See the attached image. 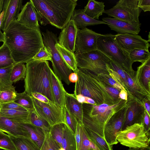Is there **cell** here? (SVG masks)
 <instances>
[{
    "instance_id": "1",
    "label": "cell",
    "mask_w": 150,
    "mask_h": 150,
    "mask_svg": "<svg viewBox=\"0 0 150 150\" xmlns=\"http://www.w3.org/2000/svg\"><path fill=\"white\" fill-rule=\"evenodd\" d=\"M3 32L4 42L15 64L26 63L44 46L40 30L28 28L16 21L11 22Z\"/></svg>"
},
{
    "instance_id": "2",
    "label": "cell",
    "mask_w": 150,
    "mask_h": 150,
    "mask_svg": "<svg viewBox=\"0 0 150 150\" xmlns=\"http://www.w3.org/2000/svg\"><path fill=\"white\" fill-rule=\"evenodd\" d=\"M38 21L44 26L50 24L62 29L71 20L77 0H30Z\"/></svg>"
},
{
    "instance_id": "3",
    "label": "cell",
    "mask_w": 150,
    "mask_h": 150,
    "mask_svg": "<svg viewBox=\"0 0 150 150\" xmlns=\"http://www.w3.org/2000/svg\"><path fill=\"white\" fill-rule=\"evenodd\" d=\"M26 66L25 91L30 96L34 93H40L55 104L50 84L52 69L48 62L32 59Z\"/></svg>"
},
{
    "instance_id": "4",
    "label": "cell",
    "mask_w": 150,
    "mask_h": 150,
    "mask_svg": "<svg viewBox=\"0 0 150 150\" xmlns=\"http://www.w3.org/2000/svg\"><path fill=\"white\" fill-rule=\"evenodd\" d=\"M128 103V100H121L112 105L105 103L98 105L83 103V125L104 139V131L106 124L115 114L126 107Z\"/></svg>"
},
{
    "instance_id": "5",
    "label": "cell",
    "mask_w": 150,
    "mask_h": 150,
    "mask_svg": "<svg viewBox=\"0 0 150 150\" xmlns=\"http://www.w3.org/2000/svg\"><path fill=\"white\" fill-rule=\"evenodd\" d=\"M115 35H102L97 40V50L107 56L114 63L118 65L130 76L135 73L133 69V63L129 54L122 49L115 41Z\"/></svg>"
},
{
    "instance_id": "6",
    "label": "cell",
    "mask_w": 150,
    "mask_h": 150,
    "mask_svg": "<svg viewBox=\"0 0 150 150\" xmlns=\"http://www.w3.org/2000/svg\"><path fill=\"white\" fill-rule=\"evenodd\" d=\"M78 80L76 82L74 94H80L93 99L97 105L103 103L109 105L116 103L110 98L95 83L92 78L90 71L80 68L76 72Z\"/></svg>"
},
{
    "instance_id": "7",
    "label": "cell",
    "mask_w": 150,
    "mask_h": 150,
    "mask_svg": "<svg viewBox=\"0 0 150 150\" xmlns=\"http://www.w3.org/2000/svg\"><path fill=\"white\" fill-rule=\"evenodd\" d=\"M43 36V41L45 45L52 55L51 62L53 71L56 75L67 84L70 83L69 79L72 70L56 48L58 42L57 35L47 30L45 32H41Z\"/></svg>"
},
{
    "instance_id": "8",
    "label": "cell",
    "mask_w": 150,
    "mask_h": 150,
    "mask_svg": "<svg viewBox=\"0 0 150 150\" xmlns=\"http://www.w3.org/2000/svg\"><path fill=\"white\" fill-rule=\"evenodd\" d=\"M74 55L78 68L87 70L96 75L109 74L106 64H109L111 60L98 50L81 54L75 53Z\"/></svg>"
},
{
    "instance_id": "9",
    "label": "cell",
    "mask_w": 150,
    "mask_h": 150,
    "mask_svg": "<svg viewBox=\"0 0 150 150\" xmlns=\"http://www.w3.org/2000/svg\"><path fill=\"white\" fill-rule=\"evenodd\" d=\"M117 139L121 145L129 148H144L150 146V137L145 131L142 123L127 126L119 133Z\"/></svg>"
},
{
    "instance_id": "10",
    "label": "cell",
    "mask_w": 150,
    "mask_h": 150,
    "mask_svg": "<svg viewBox=\"0 0 150 150\" xmlns=\"http://www.w3.org/2000/svg\"><path fill=\"white\" fill-rule=\"evenodd\" d=\"M139 0H120L112 8L103 13L133 25L140 23L139 17L142 10L138 6Z\"/></svg>"
},
{
    "instance_id": "11",
    "label": "cell",
    "mask_w": 150,
    "mask_h": 150,
    "mask_svg": "<svg viewBox=\"0 0 150 150\" xmlns=\"http://www.w3.org/2000/svg\"><path fill=\"white\" fill-rule=\"evenodd\" d=\"M31 96L34 110L48 122L50 127L60 123L66 124L64 109L53 103L49 104L41 102Z\"/></svg>"
},
{
    "instance_id": "12",
    "label": "cell",
    "mask_w": 150,
    "mask_h": 150,
    "mask_svg": "<svg viewBox=\"0 0 150 150\" xmlns=\"http://www.w3.org/2000/svg\"><path fill=\"white\" fill-rule=\"evenodd\" d=\"M102 35L86 28L78 29L75 43V53L81 54L97 50V40Z\"/></svg>"
},
{
    "instance_id": "13",
    "label": "cell",
    "mask_w": 150,
    "mask_h": 150,
    "mask_svg": "<svg viewBox=\"0 0 150 150\" xmlns=\"http://www.w3.org/2000/svg\"><path fill=\"white\" fill-rule=\"evenodd\" d=\"M127 105L115 114L105 126L104 131V139L110 145L112 146L118 142L117 137L119 133L122 130Z\"/></svg>"
},
{
    "instance_id": "14",
    "label": "cell",
    "mask_w": 150,
    "mask_h": 150,
    "mask_svg": "<svg viewBox=\"0 0 150 150\" xmlns=\"http://www.w3.org/2000/svg\"><path fill=\"white\" fill-rule=\"evenodd\" d=\"M127 108L122 130L135 123H142L145 110L142 101L133 96L127 97Z\"/></svg>"
},
{
    "instance_id": "15",
    "label": "cell",
    "mask_w": 150,
    "mask_h": 150,
    "mask_svg": "<svg viewBox=\"0 0 150 150\" xmlns=\"http://www.w3.org/2000/svg\"><path fill=\"white\" fill-rule=\"evenodd\" d=\"M114 39L120 47L128 54L130 52L135 49L149 50L150 46L148 40L142 38L138 35L117 34L115 35Z\"/></svg>"
},
{
    "instance_id": "16",
    "label": "cell",
    "mask_w": 150,
    "mask_h": 150,
    "mask_svg": "<svg viewBox=\"0 0 150 150\" xmlns=\"http://www.w3.org/2000/svg\"><path fill=\"white\" fill-rule=\"evenodd\" d=\"M22 0H4L3 10L4 12L1 30L4 31L12 22L16 21L22 7Z\"/></svg>"
},
{
    "instance_id": "17",
    "label": "cell",
    "mask_w": 150,
    "mask_h": 150,
    "mask_svg": "<svg viewBox=\"0 0 150 150\" xmlns=\"http://www.w3.org/2000/svg\"><path fill=\"white\" fill-rule=\"evenodd\" d=\"M16 21L28 28L40 30L37 14L30 0L23 6Z\"/></svg>"
},
{
    "instance_id": "18",
    "label": "cell",
    "mask_w": 150,
    "mask_h": 150,
    "mask_svg": "<svg viewBox=\"0 0 150 150\" xmlns=\"http://www.w3.org/2000/svg\"><path fill=\"white\" fill-rule=\"evenodd\" d=\"M77 30L74 21L71 20L62 29L58 38V44L74 54Z\"/></svg>"
},
{
    "instance_id": "19",
    "label": "cell",
    "mask_w": 150,
    "mask_h": 150,
    "mask_svg": "<svg viewBox=\"0 0 150 150\" xmlns=\"http://www.w3.org/2000/svg\"><path fill=\"white\" fill-rule=\"evenodd\" d=\"M103 21L108 24L111 30H114L118 34L130 33L138 35L140 30L141 24L137 25L130 24L125 21L114 18H103Z\"/></svg>"
},
{
    "instance_id": "20",
    "label": "cell",
    "mask_w": 150,
    "mask_h": 150,
    "mask_svg": "<svg viewBox=\"0 0 150 150\" xmlns=\"http://www.w3.org/2000/svg\"><path fill=\"white\" fill-rule=\"evenodd\" d=\"M50 84L55 104L64 109L65 106V95L67 92L61 80L51 69Z\"/></svg>"
},
{
    "instance_id": "21",
    "label": "cell",
    "mask_w": 150,
    "mask_h": 150,
    "mask_svg": "<svg viewBox=\"0 0 150 150\" xmlns=\"http://www.w3.org/2000/svg\"><path fill=\"white\" fill-rule=\"evenodd\" d=\"M0 130L9 136L27 137L20 122L6 117H0Z\"/></svg>"
},
{
    "instance_id": "22",
    "label": "cell",
    "mask_w": 150,
    "mask_h": 150,
    "mask_svg": "<svg viewBox=\"0 0 150 150\" xmlns=\"http://www.w3.org/2000/svg\"><path fill=\"white\" fill-rule=\"evenodd\" d=\"M83 104L78 102L74 94L66 92L65 106L69 112L76 119L78 122L81 125H83Z\"/></svg>"
},
{
    "instance_id": "23",
    "label": "cell",
    "mask_w": 150,
    "mask_h": 150,
    "mask_svg": "<svg viewBox=\"0 0 150 150\" xmlns=\"http://www.w3.org/2000/svg\"><path fill=\"white\" fill-rule=\"evenodd\" d=\"M71 20L74 22L78 29L86 28L88 26L108 24L103 21L93 19L85 14L83 9H75Z\"/></svg>"
},
{
    "instance_id": "24",
    "label": "cell",
    "mask_w": 150,
    "mask_h": 150,
    "mask_svg": "<svg viewBox=\"0 0 150 150\" xmlns=\"http://www.w3.org/2000/svg\"><path fill=\"white\" fill-rule=\"evenodd\" d=\"M131 95L142 101L150 98V93L147 91L141 85L134 76L132 77L125 71Z\"/></svg>"
},
{
    "instance_id": "25",
    "label": "cell",
    "mask_w": 150,
    "mask_h": 150,
    "mask_svg": "<svg viewBox=\"0 0 150 150\" xmlns=\"http://www.w3.org/2000/svg\"><path fill=\"white\" fill-rule=\"evenodd\" d=\"M20 124L25 131L27 137L30 139L40 148L45 136L43 130L28 123L20 122Z\"/></svg>"
},
{
    "instance_id": "26",
    "label": "cell",
    "mask_w": 150,
    "mask_h": 150,
    "mask_svg": "<svg viewBox=\"0 0 150 150\" xmlns=\"http://www.w3.org/2000/svg\"><path fill=\"white\" fill-rule=\"evenodd\" d=\"M134 76L142 86L150 93V58L137 67Z\"/></svg>"
},
{
    "instance_id": "27",
    "label": "cell",
    "mask_w": 150,
    "mask_h": 150,
    "mask_svg": "<svg viewBox=\"0 0 150 150\" xmlns=\"http://www.w3.org/2000/svg\"><path fill=\"white\" fill-rule=\"evenodd\" d=\"M104 2L94 0L88 1L83 10L84 13L90 17L95 19H98L105 11Z\"/></svg>"
},
{
    "instance_id": "28",
    "label": "cell",
    "mask_w": 150,
    "mask_h": 150,
    "mask_svg": "<svg viewBox=\"0 0 150 150\" xmlns=\"http://www.w3.org/2000/svg\"><path fill=\"white\" fill-rule=\"evenodd\" d=\"M90 73L94 81L112 100L117 103L121 100L119 98L118 96L120 91L107 84L102 81L97 75L90 71Z\"/></svg>"
},
{
    "instance_id": "29",
    "label": "cell",
    "mask_w": 150,
    "mask_h": 150,
    "mask_svg": "<svg viewBox=\"0 0 150 150\" xmlns=\"http://www.w3.org/2000/svg\"><path fill=\"white\" fill-rule=\"evenodd\" d=\"M29 110L23 111L16 110L0 109V117L8 118L21 122L28 123Z\"/></svg>"
},
{
    "instance_id": "30",
    "label": "cell",
    "mask_w": 150,
    "mask_h": 150,
    "mask_svg": "<svg viewBox=\"0 0 150 150\" xmlns=\"http://www.w3.org/2000/svg\"><path fill=\"white\" fill-rule=\"evenodd\" d=\"M10 136L17 150H40L39 147L28 138Z\"/></svg>"
},
{
    "instance_id": "31",
    "label": "cell",
    "mask_w": 150,
    "mask_h": 150,
    "mask_svg": "<svg viewBox=\"0 0 150 150\" xmlns=\"http://www.w3.org/2000/svg\"><path fill=\"white\" fill-rule=\"evenodd\" d=\"M84 127L88 139L99 150H112V146L109 145L104 139L96 132Z\"/></svg>"
},
{
    "instance_id": "32",
    "label": "cell",
    "mask_w": 150,
    "mask_h": 150,
    "mask_svg": "<svg viewBox=\"0 0 150 150\" xmlns=\"http://www.w3.org/2000/svg\"><path fill=\"white\" fill-rule=\"evenodd\" d=\"M28 117V123L42 129L44 131L49 132L50 126L48 122L42 118L35 111L34 109L29 110Z\"/></svg>"
},
{
    "instance_id": "33",
    "label": "cell",
    "mask_w": 150,
    "mask_h": 150,
    "mask_svg": "<svg viewBox=\"0 0 150 150\" xmlns=\"http://www.w3.org/2000/svg\"><path fill=\"white\" fill-rule=\"evenodd\" d=\"M56 48L66 62L74 73H76L78 68L74 54L59 45L56 44Z\"/></svg>"
},
{
    "instance_id": "34",
    "label": "cell",
    "mask_w": 150,
    "mask_h": 150,
    "mask_svg": "<svg viewBox=\"0 0 150 150\" xmlns=\"http://www.w3.org/2000/svg\"><path fill=\"white\" fill-rule=\"evenodd\" d=\"M13 65L0 69V91L8 90L14 87L10 80L11 73Z\"/></svg>"
},
{
    "instance_id": "35",
    "label": "cell",
    "mask_w": 150,
    "mask_h": 150,
    "mask_svg": "<svg viewBox=\"0 0 150 150\" xmlns=\"http://www.w3.org/2000/svg\"><path fill=\"white\" fill-rule=\"evenodd\" d=\"M15 64L10 51L5 42L0 47V69L7 67Z\"/></svg>"
},
{
    "instance_id": "36",
    "label": "cell",
    "mask_w": 150,
    "mask_h": 150,
    "mask_svg": "<svg viewBox=\"0 0 150 150\" xmlns=\"http://www.w3.org/2000/svg\"><path fill=\"white\" fill-rule=\"evenodd\" d=\"M26 71V66L24 63L15 64L11 70L10 76L11 81L13 83L25 79Z\"/></svg>"
},
{
    "instance_id": "37",
    "label": "cell",
    "mask_w": 150,
    "mask_h": 150,
    "mask_svg": "<svg viewBox=\"0 0 150 150\" xmlns=\"http://www.w3.org/2000/svg\"><path fill=\"white\" fill-rule=\"evenodd\" d=\"M65 150H76L75 135L65 124L62 142Z\"/></svg>"
},
{
    "instance_id": "38",
    "label": "cell",
    "mask_w": 150,
    "mask_h": 150,
    "mask_svg": "<svg viewBox=\"0 0 150 150\" xmlns=\"http://www.w3.org/2000/svg\"><path fill=\"white\" fill-rule=\"evenodd\" d=\"M65 124L60 123L51 127L50 133L53 139L60 148H62V142Z\"/></svg>"
},
{
    "instance_id": "39",
    "label": "cell",
    "mask_w": 150,
    "mask_h": 150,
    "mask_svg": "<svg viewBox=\"0 0 150 150\" xmlns=\"http://www.w3.org/2000/svg\"><path fill=\"white\" fill-rule=\"evenodd\" d=\"M13 101L28 110L34 109L31 96L25 91L20 93H16V96Z\"/></svg>"
},
{
    "instance_id": "40",
    "label": "cell",
    "mask_w": 150,
    "mask_h": 150,
    "mask_svg": "<svg viewBox=\"0 0 150 150\" xmlns=\"http://www.w3.org/2000/svg\"><path fill=\"white\" fill-rule=\"evenodd\" d=\"M129 56L133 63L138 62L142 63L150 58V53L148 50L137 49L130 52Z\"/></svg>"
},
{
    "instance_id": "41",
    "label": "cell",
    "mask_w": 150,
    "mask_h": 150,
    "mask_svg": "<svg viewBox=\"0 0 150 150\" xmlns=\"http://www.w3.org/2000/svg\"><path fill=\"white\" fill-rule=\"evenodd\" d=\"M80 131L81 139L76 150H89L90 149L99 150L88 139L83 125L80 124Z\"/></svg>"
},
{
    "instance_id": "42",
    "label": "cell",
    "mask_w": 150,
    "mask_h": 150,
    "mask_svg": "<svg viewBox=\"0 0 150 150\" xmlns=\"http://www.w3.org/2000/svg\"><path fill=\"white\" fill-rule=\"evenodd\" d=\"M45 138L40 150H58L60 147L53 139L49 131H44Z\"/></svg>"
},
{
    "instance_id": "43",
    "label": "cell",
    "mask_w": 150,
    "mask_h": 150,
    "mask_svg": "<svg viewBox=\"0 0 150 150\" xmlns=\"http://www.w3.org/2000/svg\"><path fill=\"white\" fill-rule=\"evenodd\" d=\"M64 112L65 124L71 132L75 134L78 122L75 117L69 111L66 107L64 106Z\"/></svg>"
},
{
    "instance_id": "44",
    "label": "cell",
    "mask_w": 150,
    "mask_h": 150,
    "mask_svg": "<svg viewBox=\"0 0 150 150\" xmlns=\"http://www.w3.org/2000/svg\"><path fill=\"white\" fill-rule=\"evenodd\" d=\"M0 149L4 150H17L10 136L0 130Z\"/></svg>"
},
{
    "instance_id": "45",
    "label": "cell",
    "mask_w": 150,
    "mask_h": 150,
    "mask_svg": "<svg viewBox=\"0 0 150 150\" xmlns=\"http://www.w3.org/2000/svg\"><path fill=\"white\" fill-rule=\"evenodd\" d=\"M109 65L111 68L116 71L119 74L123 83L124 88L125 91L127 93L128 97H130L132 96L130 93L127 79L125 74V71L120 67L111 61L109 64Z\"/></svg>"
},
{
    "instance_id": "46",
    "label": "cell",
    "mask_w": 150,
    "mask_h": 150,
    "mask_svg": "<svg viewBox=\"0 0 150 150\" xmlns=\"http://www.w3.org/2000/svg\"><path fill=\"white\" fill-rule=\"evenodd\" d=\"M16 93L15 87L9 90L0 91V103L13 101Z\"/></svg>"
},
{
    "instance_id": "47",
    "label": "cell",
    "mask_w": 150,
    "mask_h": 150,
    "mask_svg": "<svg viewBox=\"0 0 150 150\" xmlns=\"http://www.w3.org/2000/svg\"><path fill=\"white\" fill-rule=\"evenodd\" d=\"M97 76L102 81L109 86L120 91L122 90L125 91V88L116 83L109 74H100Z\"/></svg>"
},
{
    "instance_id": "48",
    "label": "cell",
    "mask_w": 150,
    "mask_h": 150,
    "mask_svg": "<svg viewBox=\"0 0 150 150\" xmlns=\"http://www.w3.org/2000/svg\"><path fill=\"white\" fill-rule=\"evenodd\" d=\"M33 59L38 61H51L52 55L44 45L34 57Z\"/></svg>"
},
{
    "instance_id": "49",
    "label": "cell",
    "mask_w": 150,
    "mask_h": 150,
    "mask_svg": "<svg viewBox=\"0 0 150 150\" xmlns=\"http://www.w3.org/2000/svg\"><path fill=\"white\" fill-rule=\"evenodd\" d=\"M0 109L16 110L23 111L28 110L16 103L14 101L0 103Z\"/></svg>"
},
{
    "instance_id": "50",
    "label": "cell",
    "mask_w": 150,
    "mask_h": 150,
    "mask_svg": "<svg viewBox=\"0 0 150 150\" xmlns=\"http://www.w3.org/2000/svg\"><path fill=\"white\" fill-rule=\"evenodd\" d=\"M150 117L149 116L145 110L144 115L142 122L144 129L148 136L150 137Z\"/></svg>"
},
{
    "instance_id": "51",
    "label": "cell",
    "mask_w": 150,
    "mask_h": 150,
    "mask_svg": "<svg viewBox=\"0 0 150 150\" xmlns=\"http://www.w3.org/2000/svg\"><path fill=\"white\" fill-rule=\"evenodd\" d=\"M138 7L144 12L150 11V0H139Z\"/></svg>"
},
{
    "instance_id": "52",
    "label": "cell",
    "mask_w": 150,
    "mask_h": 150,
    "mask_svg": "<svg viewBox=\"0 0 150 150\" xmlns=\"http://www.w3.org/2000/svg\"><path fill=\"white\" fill-rule=\"evenodd\" d=\"M31 96L41 102L49 104L53 103L46 97L40 93H32Z\"/></svg>"
},
{
    "instance_id": "53",
    "label": "cell",
    "mask_w": 150,
    "mask_h": 150,
    "mask_svg": "<svg viewBox=\"0 0 150 150\" xmlns=\"http://www.w3.org/2000/svg\"><path fill=\"white\" fill-rule=\"evenodd\" d=\"M142 101L145 110L150 116V98H146Z\"/></svg>"
},
{
    "instance_id": "54",
    "label": "cell",
    "mask_w": 150,
    "mask_h": 150,
    "mask_svg": "<svg viewBox=\"0 0 150 150\" xmlns=\"http://www.w3.org/2000/svg\"><path fill=\"white\" fill-rule=\"evenodd\" d=\"M4 12L3 11L0 13V42H4V34L2 33L1 31V25L2 21V20L4 16Z\"/></svg>"
},
{
    "instance_id": "55",
    "label": "cell",
    "mask_w": 150,
    "mask_h": 150,
    "mask_svg": "<svg viewBox=\"0 0 150 150\" xmlns=\"http://www.w3.org/2000/svg\"><path fill=\"white\" fill-rule=\"evenodd\" d=\"M118 96L119 98L121 99L125 100H127V93L124 90H122L120 91Z\"/></svg>"
},
{
    "instance_id": "56",
    "label": "cell",
    "mask_w": 150,
    "mask_h": 150,
    "mask_svg": "<svg viewBox=\"0 0 150 150\" xmlns=\"http://www.w3.org/2000/svg\"><path fill=\"white\" fill-rule=\"evenodd\" d=\"M77 74L75 73H72L69 76V79L70 82L76 83L78 80Z\"/></svg>"
},
{
    "instance_id": "57",
    "label": "cell",
    "mask_w": 150,
    "mask_h": 150,
    "mask_svg": "<svg viewBox=\"0 0 150 150\" xmlns=\"http://www.w3.org/2000/svg\"><path fill=\"white\" fill-rule=\"evenodd\" d=\"M75 96L79 103L82 104L85 103L86 100L85 96L80 94L76 95Z\"/></svg>"
},
{
    "instance_id": "58",
    "label": "cell",
    "mask_w": 150,
    "mask_h": 150,
    "mask_svg": "<svg viewBox=\"0 0 150 150\" xmlns=\"http://www.w3.org/2000/svg\"><path fill=\"white\" fill-rule=\"evenodd\" d=\"M85 103L97 105L95 101L92 98L86 97V100Z\"/></svg>"
},
{
    "instance_id": "59",
    "label": "cell",
    "mask_w": 150,
    "mask_h": 150,
    "mask_svg": "<svg viewBox=\"0 0 150 150\" xmlns=\"http://www.w3.org/2000/svg\"><path fill=\"white\" fill-rule=\"evenodd\" d=\"M127 150H150V147L149 146L146 148L139 149H132L129 148Z\"/></svg>"
},
{
    "instance_id": "60",
    "label": "cell",
    "mask_w": 150,
    "mask_h": 150,
    "mask_svg": "<svg viewBox=\"0 0 150 150\" xmlns=\"http://www.w3.org/2000/svg\"><path fill=\"white\" fill-rule=\"evenodd\" d=\"M4 1V0H0V13L3 10Z\"/></svg>"
},
{
    "instance_id": "61",
    "label": "cell",
    "mask_w": 150,
    "mask_h": 150,
    "mask_svg": "<svg viewBox=\"0 0 150 150\" xmlns=\"http://www.w3.org/2000/svg\"><path fill=\"white\" fill-rule=\"evenodd\" d=\"M148 38L149 39L148 40L149 41V42H150V33L149 32V35H148Z\"/></svg>"
},
{
    "instance_id": "62",
    "label": "cell",
    "mask_w": 150,
    "mask_h": 150,
    "mask_svg": "<svg viewBox=\"0 0 150 150\" xmlns=\"http://www.w3.org/2000/svg\"><path fill=\"white\" fill-rule=\"evenodd\" d=\"M58 150H65L63 148H60Z\"/></svg>"
},
{
    "instance_id": "63",
    "label": "cell",
    "mask_w": 150,
    "mask_h": 150,
    "mask_svg": "<svg viewBox=\"0 0 150 150\" xmlns=\"http://www.w3.org/2000/svg\"><path fill=\"white\" fill-rule=\"evenodd\" d=\"M89 150H94L92 149H90Z\"/></svg>"
},
{
    "instance_id": "64",
    "label": "cell",
    "mask_w": 150,
    "mask_h": 150,
    "mask_svg": "<svg viewBox=\"0 0 150 150\" xmlns=\"http://www.w3.org/2000/svg\"></svg>"
}]
</instances>
